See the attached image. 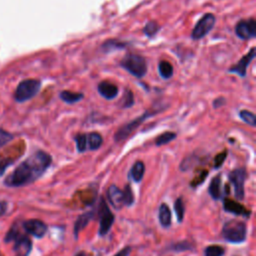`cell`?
Returning <instances> with one entry per match:
<instances>
[{"mask_svg":"<svg viewBox=\"0 0 256 256\" xmlns=\"http://www.w3.org/2000/svg\"><path fill=\"white\" fill-rule=\"evenodd\" d=\"M222 181L220 175L215 176L210 181L208 187V193L214 200H220L224 197V189L222 190Z\"/></svg>","mask_w":256,"mask_h":256,"instance_id":"17","label":"cell"},{"mask_svg":"<svg viewBox=\"0 0 256 256\" xmlns=\"http://www.w3.org/2000/svg\"><path fill=\"white\" fill-rule=\"evenodd\" d=\"M14 162V160L12 158H4L0 160V177H1L4 172L6 171V169L12 165Z\"/></svg>","mask_w":256,"mask_h":256,"instance_id":"34","label":"cell"},{"mask_svg":"<svg viewBox=\"0 0 256 256\" xmlns=\"http://www.w3.org/2000/svg\"><path fill=\"white\" fill-rule=\"evenodd\" d=\"M134 104V96H133V93L131 90L129 89H126L125 90V93H124V96L122 98V104L121 106L123 108H129L131 107L132 105Z\"/></svg>","mask_w":256,"mask_h":256,"instance_id":"31","label":"cell"},{"mask_svg":"<svg viewBox=\"0 0 256 256\" xmlns=\"http://www.w3.org/2000/svg\"><path fill=\"white\" fill-rule=\"evenodd\" d=\"M160 30V26L159 24L156 22V21H149L146 23V25L144 26V29H143V32L146 36L148 37H152L154 36L158 31Z\"/></svg>","mask_w":256,"mask_h":256,"instance_id":"28","label":"cell"},{"mask_svg":"<svg viewBox=\"0 0 256 256\" xmlns=\"http://www.w3.org/2000/svg\"><path fill=\"white\" fill-rule=\"evenodd\" d=\"M254 58H255V48L252 47L250 51L247 54H245L235 65L229 68V72L235 73L239 77H245L247 73V68Z\"/></svg>","mask_w":256,"mask_h":256,"instance_id":"12","label":"cell"},{"mask_svg":"<svg viewBox=\"0 0 256 256\" xmlns=\"http://www.w3.org/2000/svg\"><path fill=\"white\" fill-rule=\"evenodd\" d=\"M225 103V98L223 97H219V98H216L213 102V107L214 108H219L221 106H223Z\"/></svg>","mask_w":256,"mask_h":256,"instance_id":"38","label":"cell"},{"mask_svg":"<svg viewBox=\"0 0 256 256\" xmlns=\"http://www.w3.org/2000/svg\"><path fill=\"white\" fill-rule=\"evenodd\" d=\"M41 88V82L38 79H25L21 81L15 90L14 98L17 102H25L33 98Z\"/></svg>","mask_w":256,"mask_h":256,"instance_id":"5","label":"cell"},{"mask_svg":"<svg viewBox=\"0 0 256 256\" xmlns=\"http://www.w3.org/2000/svg\"><path fill=\"white\" fill-rule=\"evenodd\" d=\"M87 136V149L97 150L103 143V138L98 132H90Z\"/></svg>","mask_w":256,"mask_h":256,"instance_id":"21","label":"cell"},{"mask_svg":"<svg viewBox=\"0 0 256 256\" xmlns=\"http://www.w3.org/2000/svg\"><path fill=\"white\" fill-rule=\"evenodd\" d=\"M174 212L176 214L177 222L182 223L184 220V215H185V205H184L183 199L181 197H178L174 202Z\"/></svg>","mask_w":256,"mask_h":256,"instance_id":"24","label":"cell"},{"mask_svg":"<svg viewBox=\"0 0 256 256\" xmlns=\"http://www.w3.org/2000/svg\"><path fill=\"white\" fill-rule=\"evenodd\" d=\"M235 33L244 40L254 38L256 36V21L253 18L240 20L235 26Z\"/></svg>","mask_w":256,"mask_h":256,"instance_id":"10","label":"cell"},{"mask_svg":"<svg viewBox=\"0 0 256 256\" xmlns=\"http://www.w3.org/2000/svg\"><path fill=\"white\" fill-rule=\"evenodd\" d=\"M4 240L6 243L12 241L14 242L13 251L15 253V256H28L32 250L31 239L26 234H23L20 231L16 223H14L8 230Z\"/></svg>","mask_w":256,"mask_h":256,"instance_id":"2","label":"cell"},{"mask_svg":"<svg viewBox=\"0 0 256 256\" xmlns=\"http://www.w3.org/2000/svg\"><path fill=\"white\" fill-rule=\"evenodd\" d=\"M123 193H124V198H125V206H128V207L132 206L135 201V198H134V193H133V190H132L130 184H127L124 187Z\"/></svg>","mask_w":256,"mask_h":256,"instance_id":"30","label":"cell"},{"mask_svg":"<svg viewBox=\"0 0 256 256\" xmlns=\"http://www.w3.org/2000/svg\"><path fill=\"white\" fill-rule=\"evenodd\" d=\"M22 228L27 234H30L36 238H42L47 230V225L39 219H28L22 222Z\"/></svg>","mask_w":256,"mask_h":256,"instance_id":"11","label":"cell"},{"mask_svg":"<svg viewBox=\"0 0 256 256\" xmlns=\"http://www.w3.org/2000/svg\"><path fill=\"white\" fill-rule=\"evenodd\" d=\"M122 68L137 78H142L147 73V63L144 57L138 54H127L120 62Z\"/></svg>","mask_w":256,"mask_h":256,"instance_id":"4","label":"cell"},{"mask_svg":"<svg viewBox=\"0 0 256 256\" xmlns=\"http://www.w3.org/2000/svg\"><path fill=\"white\" fill-rule=\"evenodd\" d=\"M176 133L174 132H171V131H166L164 133H162L161 135H159L156 140H155V144L157 146H162V145H165L169 142H171L172 140H174L176 138Z\"/></svg>","mask_w":256,"mask_h":256,"instance_id":"25","label":"cell"},{"mask_svg":"<svg viewBox=\"0 0 256 256\" xmlns=\"http://www.w3.org/2000/svg\"><path fill=\"white\" fill-rule=\"evenodd\" d=\"M221 236L225 241L229 243H243L247 238V226L242 221L236 219L229 220L223 224Z\"/></svg>","mask_w":256,"mask_h":256,"instance_id":"3","label":"cell"},{"mask_svg":"<svg viewBox=\"0 0 256 256\" xmlns=\"http://www.w3.org/2000/svg\"><path fill=\"white\" fill-rule=\"evenodd\" d=\"M216 22V18L212 13H206L203 15L198 22L196 23L195 27L191 32V38L193 40H200L205 37L214 27Z\"/></svg>","mask_w":256,"mask_h":256,"instance_id":"9","label":"cell"},{"mask_svg":"<svg viewBox=\"0 0 256 256\" xmlns=\"http://www.w3.org/2000/svg\"><path fill=\"white\" fill-rule=\"evenodd\" d=\"M13 138V135L9 132L5 131L4 129L0 128V147L6 145L9 141H11Z\"/></svg>","mask_w":256,"mask_h":256,"instance_id":"33","label":"cell"},{"mask_svg":"<svg viewBox=\"0 0 256 256\" xmlns=\"http://www.w3.org/2000/svg\"><path fill=\"white\" fill-rule=\"evenodd\" d=\"M130 253H131V247L126 246L123 249H121L120 251H118L114 256H129Z\"/></svg>","mask_w":256,"mask_h":256,"instance_id":"36","label":"cell"},{"mask_svg":"<svg viewBox=\"0 0 256 256\" xmlns=\"http://www.w3.org/2000/svg\"><path fill=\"white\" fill-rule=\"evenodd\" d=\"M225 249L220 245H209L204 249V256H223Z\"/></svg>","mask_w":256,"mask_h":256,"instance_id":"27","label":"cell"},{"mask_svg":"<svg viewBox=\"0 0 256 256\" xmlns=\"http://www.w3.org/2000/svg\"><path fill=\"white\" fill-rule=\"evenodd\" d=\"M158 72L163 79H169V78H171L173 75V72H174L173 66L170 62H168L166 60H162L158 64Z\"/></svg>","mask_w":256,"mask_h":256,"instance_id":"22","label":"cell"},{"mask_svg":"<svg viewBox=\"0 0 256 256\" xmlns=\"http://www.w3.org/2000/svg\"><path fill=\"white\" fill-rule=\"evenodd\" d=\"M156 112L154 111H145L142 115H140L139 117L133 119L132 121L126 123L125 125L121 126L120 128H118V130L116 131L115 135H114V139L116 142H120L125 140L134 130H136L147 118L151 117L152 115H154Z\"/></svg>","mask_w":256,"mask_h":256,"instance_id":"8","label":"cell"},{"mask_svg":"<svg viewBox=\"0 0 256 256\" xmlns=\"http://www.w3.org/2000/svg\"><path fill=\"white\" fill-rule=\"evenodd\" d=\"M239 117L247 124H249L250 126H255L256 125V118H255V114L248 111V110H241L239 112Z\"/></svg>","mask_w":256,"mask_h":256,"instance_id":"29","label":"cell"},{"mask_svg":"<svg viewBox=\"0 0 256 256\" xmlns=\"http://www.w3.org/2000/svg\"><path fill=\"white\" fill-rule=\"evenodd\" d=\"M158 220L160 225L163 228H169L171 226V221H172V216H171V211L169 209V206L165 203L160 204L159 209H158Z\"/></svg>","mask_w":256,"mask_h":256,"instance_id":"18","label":"cell"},{"mask_svg":"<svg viewBox=\"0 0 256 256\" xmlns=\"http://www.w3.org/2000/svg\"><path fill=\"white\" fill-rule=\"evenodd\" d=\"M60 98L62 101H64L65 103H68V104H74V103H77L79 101H81L84 97L83 93H80V92H72V91H69V90H63L60 92L59 94Z\"/></svg>","mask_w":256,"mask_h":256,"instance_id":"20","label":"cell"},{"mask_svg":"<svg viewBox=\"0 0 256 256\" xmlns=\"http://www.w3.org/2000/svg\"><path fill=\"white\" fill-rule=\"evenodd\" d=\"M96 216V212L95 210H89L87 212H84L81 215L78 216V218L76 219L75 223H74V237L75 239L78 238V234L88 225V223L90 221H92Z\"/></svg>","mask_w":256,"mask_h":256,"instance_id":"15","label":"cell"},{"mask_svg":"<svg viewBox=\"0 0 256 256\" xmlns=\"http://www.w3.org/2000/svg\"><path fill=\"white\" fill-rule=\"evenodd\" d=\"M223 209L228 213H232L238 216H244L246 218H249L251 215V211L245 208L242 204H240L239 201H234L227 198L223 200Z\"/></svg>","mask_w":256,"mask_h":256,"instance_id":"14","label":"cell"},{"mask_svg":"<svg viewBox=\"0 0 256 256\" xmlns=\"http://www.w3.org/2000/svg\"><path fill=\"white\" fill-rule=\"evenodd\" d=\"M8 208V203L6 201H0V217L3 216Z\"/></svg>","mask_w":256,"mask_h":256,"instance_id":"37","label":"cell"},{"mask_svg":"<svg viewBox=\"0 0 256 256\" xmlns=\"http://www.w3.org/2000/svg\"><path fill=\"white\" fill-rule=\"evenodd\" d=\"M75 256H87V254L85 253L84 251H80V252H78Z\"/></svg>","mask_w":256,"mask_h":256,"instance_id":"39","label":"cell"},{"mask_svg":"<svg viewBox=\"0 0 256 256\" xmlns=\"http://www.w3.org/2000/svg\"><path fill=\"white\" fill-rule=\"evenodd\" d=\"M226 156H227V150H224L221 153L217 154L216 157L214 158V168L221 167L226 159Z\"/></svg>","mask_w":256,"mask_h":256,"instance_id":"35","label":"cell"},{"mask_svg":"<svg viewBox=\"0 0 256 256\" xmlns=\"http://www.w3.org/2000/svg\"><path fill=\"white\" fill-rule=\"evenodd\" d=\"M97 90L102 97H104L105 99H108V100H112V99L116 98L119 93L118 87L115 84H113L109 81H101L98 84Z\"/></svg>","mask_w":256,"mask_h":256,"instance_id":"16","label":"cell"},{"mask_svg":"<svg viewBox=\"0 0 256 256\" xmlns=\"http://www.w3.org/2000/svg\"><path fill=\"white\" fill-rule=\"evenodd\" d=\"M74 139H75V142H76V147H77L78 152L83 153V152L87 150V136H86V134H84V133L77 134Z\"/></svg>","mask_w":256,"mask_h":256,"instance_id":"26","label":"cell"},{"mask_svg":"<svg viewBox=\"0 0 256 256\" xmlns=\"http://www.w3.org/2000/svg\"><path fill=\"white\" fill-rule=\"evenodd\" d=\"M52 157L45 151L38 150L22 161L5 178L7 187H22L39 179L50 167Z\"/></svg>","mask_w":256,"mask_h":256,"instance_id":"1","label":"cell"},{"mask_svg":"<svg viewBox=\"0 0 256 256\" xmlns=\"http://www.w3.org/2000/svg\"><path fill=\"white\" fill-rule=\"evenodd\" d=\"M144 173H145V165L142 161L138 160L132 165L130 169L129 178H131L134 182L139 183L143 179Z\"/></svg>","mask_w":256,"mask_h":256,"instance_id":"19","label":"cell"},{"mask_svg":"<svg viewBox=\"0 0 256 256\" xmlns=\"http://www.w3.org/2000/svg\"><path fill=\"white\" fill-rule=\"evenodd\" d=\"M247 178V171L245 168H236L228 174V180L233 185L234 196L237 200L241 201L244 199V183Z\"/></svg>","mask_w":256,"mask_h":256,"instance_id":"7","label":"cell"},{"mask_svg":"<svg viewBox=\"0 0 256 256\" xmlns=\"http://www.w3.org/2000/svg\"><path fill=\"white\" fill-rule=\"evenodd\" d=\"M107 198L112 205V207L116 210L122 209L125 206V198L123 190H121L115 184L109 186L107 190Z\"/></svg>","mask_w":256,"mask_h":256,"instance_id":"13","label":"cell"},{"mask_svg":"<svg viewBox=\"0 0 256 256\" xmlns=\"http://www.w3.org/2000/svg\"><path fill=\"white\" fill-rule=\"evenodd\" d=\"M0 256H1V254H0Z\"/></svg>","mask_w":256,"mask_h":256,"instance_id":"40","label":"cell"},{"mask_svg":"<svg viewBox=\"0 0 256 256\" xmlns=\"http://www.w3.org/2000/svg\"><path fill=\"white\" fill-rule=\"evenodd\" d=\"M125 46H126V43H122V42L115 41V40H109V41L103 43V48H105L106 51H110V50H113L115 48L122 49Z\"/></svg>","mask_w":256,"mask_h":256,"instance_id":"32","label":"cell"},{"mask_svg":"<svg viewBox=\"0 0 256 256\" xmlns=\"http://www.w3.org/2000/svg\"><path fill=\"white\" fill-rule=\"evenodd\" d=\"M97 215H98V218H99L98 235L99 236H105L110 231V229H111V227L114 223L115 216H114V214L110 210L108 204L106 203V201L103 198L100 199V204L98 206Z\"/></svg>","mask_w":256,"mask_h":256,"instance_id":"6","label":"cell"},{"mask_svg":"<svg viewBox=\"0 0 256 256\" xmlns=\"http://www.w3.org/2000/svg\"><path fill=\"white\" fill-rule=\"evenodd\" d=\"M193 249V244L187 240L179 241L176 243H172L171 245H169L167 247L168 251H173V252H183V251H188Z\"/></svg>","mask_w":256,"mask_h":256,"instance_id":"23","label":"cell"}]
</instances>
